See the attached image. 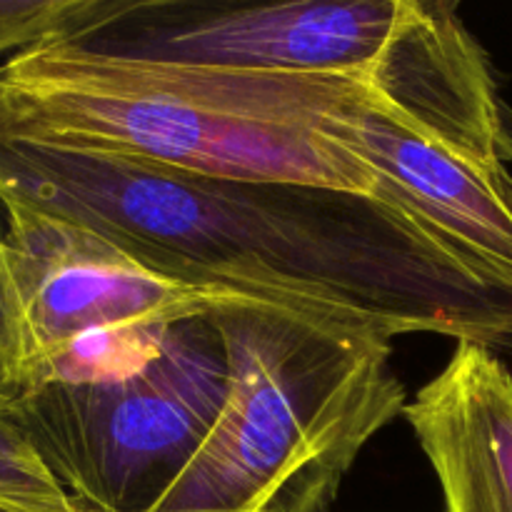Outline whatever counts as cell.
<instances>
[{
    "instance_id": "6da1fadb",
    "label": "cell",
    "mask_w": 512,
    "mask_h": 512,
    "mask_svg": "<svg viewBox=\"0 0 512 512\" xmlns=\"http://www.w3.org/2000/svg\"><path fill=\"white\" fill-rule=\"evenodd\" d=\"M0 200L145 268L378 330L512 350V275L375 195L208 178L0 133Z\"/></svg>"
},
{
    "instance_id": "7a4b0ae2",
    "label": "cell",
    "mask_w": 512,
    "mask_h": 512,
    "mask_svg": "<svg viewBox=\"0 0 512 512\" xmlns=\"http://www.w3.org/2000/svg\"><path fill=\"white\" fill-rule=\"evenodd\" d=\"M365 75L250 73L43 43L0 60V133L175 173L375 195L335 140Z\"/></svg>"
},
{
    "instance_id": "3957f363",
    "label": "cell",
    "mask_w": 512,
    "mask_h": 512,
    "mask_svg": "<svg viewBox=\"0 0 512 512\" xmlns=\"http://www.w3.org/2000/svg\"><path fill=\"white\" fill-rule=\"evenodd\" d=\"M210 318L228 393L150 512H330L365 445L403 415L393 338L248 295Z\"/></svg>"
},
{
    "instance_id": "277c9868",
    "label": "cell",
    "mask_w": 512,
    "mask_h": 512,
    "mask_svg": "<svg viewBox=\"0 0 512 512\" xmlns=\"http://www.w3.org/2000/svg\"><path fill=\"white\" fill-rule=\"evenodd\" d=\"M335 140L373 170L375 198L512 275V133L460 0L425 5L363 78Z\"/></svg>"
},
{
    "instance_id": "5b68a950",
    "label": "cell",
    "mask_w": 512,
    "mask_h": 512,
    "mask_svg": "<svg viewBox=\"0 0 512 512\" xmlns=\"http://www.w3.org/2000/svg\"><path fill=\"white\" fill-rule=\"evenodd\" d=\"M228 358L213 318L170 323L128 363L8 395L35 453L83 512H150L213 428Z\"/></svg>"
},
{
    "instance_id": "8992f818",
    "label": "cell",
    "mask_w": 512,
    "mask_h": 512,
    "mask_svg": "<svg viewBox=\"0 0 512 512\" xmlns=\"http://www.w3.org/2000/svg\"><path fill=\"white\" fill-rule=\"evenodd\" d=\"M230 298L155 273L83 225L0 200V393L45 383L85 340L208 315Z\"/></svg>"
},
{
    "instance_id": "52a82bcc",
    "label": "cell",
    "mask_w": 512,
    "mask_h": 512,
    "mask_svg": "<svg viewBox=\"0 0 512 512\" xmlns=\"http://www.w3.org/2000/svg\"><path fill=\"white\" fill-rule=\"evenodd\" d=\"M430 0H120L73 45L108 58L250 73L368 75Z\"/></svg>"
},
{
    "instance_id": "ba28073f",
    "label": "cell",
    "mask_w": 512,
    "mask_h": 512,
    "mask_svg": "<svg viewBox=\"0 0 512 512\" xmlns=\"http://www.w3.org/2000/svg\"><path fill=\"white\" fill-rule=\"evenodd\" d=\"M403 418L438 475L445 512H512V373L493 348L458 340Z\"/></svg>"
},
{
    "instance_id": "9c48e42d",
    "label": "cell",
    "mask_w": 512,
    "mask_h": 512,
    "mask_svg": "<svg viewBox=\"0 0 512 512\" xmlns=\"http://www.w3.org/2000/svg\"><path fill=\"white\" fill-rule=\"evenodd\" d=\"M0 503L15 512H83L53 478L0 393Z\"/></svg>"
},
{
    "instance_id": "30bf717a",
    "label": "cell",
    "mask_w": 512,
    "mask_h": 512,
    "mask_svg": "<svg viewBox=\"0 0 512 512\" xmlns=\"http://www.w3.org/2000/svg\"><path fill=\"white\" fill-rule=\"evenodd\" d=\"M120 0H0V58L63 40Z\"/></svg>"
},
{
    "instance_id": "8fae6325",
    "label": "cell",
    "mask_w": 512,
    "mask_h": 512,
    "mask_svg": "<svg viewBox=\"0 0 512 512\" xmlns=\"http://www.w3.org/2000/svg\"><path fill=\"white\" fill-rule=\"evenodd\" d=\"M0 512H15V510H10L8 505H3V503H0Z\"/></svg>"
}]
</instances>
